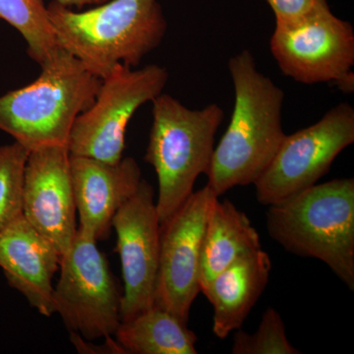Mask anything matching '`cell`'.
<instances>
[{
	"instance_id": "cell-2",
	"label": "cell",
	"mask_w": 354,
	"mask_h": 354,
	"mask_svg": "<svg viewBox=\"0 0 354 354\" xmlns=\"http://www.w3.org/2000/svg\"><path fill=\"white\" fill-rule=\"evenodd\" d=\"M48 11L58 46L102 80L118 65L138 66L167 30L158 0H109L85 11L53 0Z\"/></svg>"
},
{
	"instance_id": "cell-19",
	"label": "cell",
	"mask_w": 354,
	"mask_h": 354,
	"mask_svg": "<svg viewBox=\"0 0 354 354\" xmlns=\"http://www.w3.org/2000/svg\"><path fill=\"white\" fill-rule=\"evenodd\" d=\"M29 153L17 142L0 147V234L22 214L23 179Z\"/></svg>"
},
{
	"instance_id": "cell-21",
	"label": "cell",
	"mask_w": 354,
	"mask_h": 354,
	"mask_svg": "<svg viewBox=\"0 0 354 354\" xmlns=\"http://www.w3.org/2000/svg\"><path fill=\"white\" fill-rule=\"evenodd\" d=\"M316 0H267L274 14L276 22L297 19L313 6Z\"/></svg>"
},
{
	"instance_id": "cell-7",
	"label": "cell",
	"mask_w": 354,
	"mask_h": 354,
	"mask_svg": "<svg viewBox=\"0 0 354 354\" xmlns=\"http://www.w3.org/2000/svg\"><path fill=\"white\" fill-rule=\"evenodd\" d=\"M97 242L85 230L77 228L60 261L55 308L70 333L87 341L102 337L108 341L121 323L122 295Z\"/></svg>"
},
{
	"instance_id": "cell-13",
	"label": "cell",
	"mask_w": 354,
	"mask_h": 354,
	"mask_svg": "<svg viewBox=\"0 0 354 354\" xmlns=\"http://www.w3.org/2000/svg\"><path fill=\"white\" fill-rule=\"evenodd\" d=\"M70 174L75 197L79 228L97 241H106L120 207L135 194L142 181L141 169L133 158L109 164L95 158L70 155Z\"/></svg>"
},
{
	"instance_id": "cell-1",
	"label": "cell",
	"mask_w": 354,
	"mask_h": 354,
	"mask_svg": "<svg viewBox=\"0 0 354 354\" xmlns=\"http://www.w3.org/2000/svg\"><path fill=\"white\" fill-rule=\"evenodd\" d=\"M234 108L227 131L215 147L208 176L216 196L254 184L271 164L286 134L281 122L285 93L261 73L252 53L230 58Z\"/></svg>"
},
{
	"instance_id": "cell-6",
	"label": "cell",
	"mask_w": 354,
	"mask_h": 354,
	"mask_svg": "<svg viewBox=\"0 0 354 354\" xmlns=\"http://www.w3.org/2000/svg\"><path fill=\"white\" fill-rule=\"evenodd\" d=\"M270 48L281 72L297 82L332 83L353 92V28L332 12L327 0H316L297 19L276 22Z\"/></svg>"
},
{
	"instance_id": "cell-17",
	"label": "cell",
	"mask_w": 354,
	"mask_h": 354,
	"mask_svg": "<svg viewBox=\"0 0 354 354\" xmlns=\"http://www.w3.org/2000/svg\"><path fill=\"white\" fill-rule=\"evenodd\" d=\"M114 337L124 353H198L197 335L187 324L156 305L121 322Z\"/></svg>"
},
{
	"instance_id": "cell-22",
	"label": "cell",
	"mask_w": 354,
	"mask_h": 354,
	"mask_svg": "<svg viewBox=\"0 0 354 354\" xmlns=\"http://www.w3.org/2000/svg\"><path fill=\"white\" fill-rule=\"evenodd\" d=\"M62 6L70 7V8L81 9L86 6H97L104 3L109 0H55Z\"/></svg>"
},
{
	"instance_id": "cell-12",
	"label": "cell",
	"mask_w": 354,
	"mask_h": 354,
	"mask_svg": "<svg viewBox=\"0 0 354 354\" xmlns=\"http://www.w3.org/2000/svg\"><path fill=\"white\" fill-rule=\"evenodd\" d=\"M69 158L65 146L32 151L23 179L22 215L62 257L78 228Z\"/></svg>"
},
{
	"instance_id": "cell-9",
	"label": "cell",
	"mask_w": 354,
	"mask_h": 354,
	"mask_svg": "<svg viewBox=\"0 0 354 354\" xmlns=\"http://www.w3.org/2000/svg\"><path fill=\"white\" fill-rule=\"evenodd\" d=\"M354 142V109L342 102L311 127L286 135L264 174L254 183L265 206L278 204L318 183Z\"/></svg>"
},
{
	"instance_id": "cell-15",
	"label": "cell",
	"mask_w": 354,
	"mask_h": 354,
	"mask_svg": "<svg viewBox=\"0 0 354 354\" xmlns=\"http://www.w3.org/2000/svg\"><path fill=\"white\" fill-rule=\"evenodd\" d=\"M272 261L262 248L242 256L201 291L214 307L213 332L221 339L241 329L269 283Z\"/></svg>"
},
{
	"instance_id": "cell-11",
	"label": "cell",
	"mask_w": 354,
	"mask_h": 354,
	"mask_svg": "<svg viewBox=\"0 0 354 354\" xmlns=\"http://www.w3.org/2000/svg\"><path fill=\"white\" fill-rule=\"evenodd\" d=\"M118 235L124 292L121 322L130 320L155 304L160 262V221L153 186L142 179L139 188L118 209L113 220Z\"/></svg>"
},
{
	"instance_id": "cell-8",
	"label": "cell",
	"mask_w": 354,
	"mask_h": 354,
	"mask_svg": "<svg viewBox=\"0 0 354 354\" xmlns=\"http://www.w3.org/2000/svg\"><path fill=\"white\" fill-rule=\"evenodd\" d=\"M167 80L169 72L157 64L114 67L102 79L94 104L76 118L67 145L70 155L120 162L128 123L140 106L162 94Z\"/></svg>"
},
{
	"instance_id": "cell-10",
	"label": "cell",
	"mask_w": 354,
	"mask_h": 354,
	"mask_svg": "<svg viewBox=\"0 0 354 354\" xmlns=\"http://www.w3.org/2000/svg\"><path fill=\"white\" fill-rule=\"evenodd\" d=\"M216 197L206 185L193 192L160 225V262L153 305L171 312L185 324L200 292L203 235L209 207Z\"/></svg>"
},
{
	"instance_id": "cell-18",
	"label": "cell",
	"mask_w": 354,
	"mask_h": 354,
	"mask_svg": "<svg viewBox=\"0 0 354 354\" xmlns=\"http://www.w3.org/2000/svg\"><path fill=\"white\" fill-rule=\"evenodd\" d=\"M0 20L20 32L27 43L28 55L39 65L59 48L46 0H0Z\"/></svg>"
},
{
	"instance_id": "cell-3",
	"label": "cell",
	"mask_w": 354,
	"mask_h": 354,
	"mask_svg": "<svg viewBox=\"0 0 354 354\" xmlns=\"http://www.w3.org/2000/svg\"><path fill=\"white\" fill-rule=\"evenodd\" d=\"M39 66L34 82L0 97V130L29 152L67 147L76 118L94 104L102 81L60 46Z\"/></svg>"
},
{
	"instance_id": "cell-5",
	"label": "cell",
	"mask_w": 354,
	"mask_h": 354,
	"mask_svg": "<svg viewBox=\"0 0 354 354\" xmlns=\"http://www.w3.org/2000/svg\"><path fill=\"white\" fill-rule=\"evenodd\" d=\"M152 104L153 124L144 160L157 174L156 204L162 225L194 192L198 177L208 172L223 111L216 104L190 109L162 93Z\"/></svg>"
},
{
	"instance_id": "cell-14",
	"label": "cell",
	"mask_w": 354,
	"mask_h": 354,
	"mask_svg": "<svg viewBox=\"0 0 354 354\" xmlns=\"http://www.w3.org/2000/svg\"><path fill=\"white\" fill-rule=\"evenodd\" d=\"M62 256L21 214L0 234V268L7 283L46 317L55 313L53 279Z\"/></svg>"
},
{
	"instance_id": "cell-16",
	"label": "cell",
	"mask_w": 354,
	"mask_h": 354,
	"mask_svg": "<svg viewBox=\"0 0 354 354\" xmlns=\"http://www.w3.org/2000/svg\"><path fill=\"white\" fill-rule=\"evenodd\" d=\"M262 248L259 234L234 203L216 197L209 207L200 256V291L247 253Z\"/></svg>"
},
{
	"instance_id": "cell-4",
	"label": "cell",
	"mask_w": 354,
	"mask_h": 354,
	"mask_svg": "<svg viewBox=\"0 0 354 354\" xmlns=\"http://www.w3.org/2000/svg\"><path fill=\"white\" fill-rule=\"evenodd\" d=\"M267 228L286 251L322 261L354 290V178L316 183L270 205Z\"/></svg>"
},
{
	"instance_id": "cell-20",
	"label": "cell",
	"mask_w": 354,
	"mask_h": 354,
	"mask_svg": "<svg viewBox=\"0 0 354 354\" xmlns=\"http://www.w3.org/2000/svg\"><path fill=\"white\" fill-rule=\"evenodd\" d=\"M232 354H300L288 341L281 314L269 307L262 316L259 327L254 334L236 330Z\"/></svg>"
}]
</instances>
